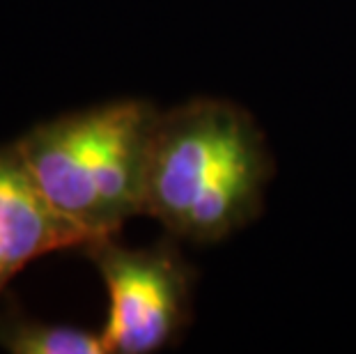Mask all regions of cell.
Listing matches in <instances>:
<instances>
[{"label":"cell","instance_id":"4","mask_svg":"<svg viewBox=\"0 0 356 354\" xmlns=\"http://www.w3.org/2000/svg\"><path fill=\"white\" fill-rule=\"evenodd\" d=\"M90 244L92 237L44 193L17 143L0 147V248L12 276L42 255Z\"/></svg>","mask_w":356,"mask_h":354},{"label":"cell","instance_id":"3","mask_svg":"<svg viewBox=\"0 0 356 354\" xmlns=\"http://www.w3.org/2000/svg\"><path fill=\"white\" fill-rule=\"evenodd\" d=\"M33 175L65 216L92 237H113L104 223L92 172V111H76L28 131L17 143Z\"/></svg>","mask_w":356,"mask_h":354},{"label":"cell","instance_id":"1","mask_svg":"<svg viewBox=\"0 0 356 354\" xmlns=\"http://www.w3.org/2000/svg\"><path fill=\"white\" fill-rule=\"evenodd\" d=\"M257 134L251 113L223 99H193L159 113L147 154L145 216L177 237L193 200Z\"/></svg>","mask_w":356,"mask_h":354},{"label":"cell","instance_id":"2","mask_svg":"<svg viewBox=\"0 0 356 354\" xmlns=\"http://www.w3.org/2000/svg\"><path fill=\"white\" fill-rule=\"evenodd\" d=\"M86 251L108 290V354H152L175 341L191 318V269L177 248H124L104 237Z\"/></svg>","mask_w":356,"mask_h":354},{"label":"cell","instance_id":"6","mask_svg":"<svg viewBox=\"0 0 356 354\" xmlns=\"http://www.w3.org/2000/svg\"><path fill=\"white\" fill-rule=\"evenodd\" d=\"M0 348L14 354H108L102 334L21 315L0 320Z\"/></svg>","mask_w":356,"mask_h":354},{"label":"cell","instance_id":"5","mask_svg":"<svg viewBox=\"0 0 356 354\" xmlns=\"http://www.w3.org/2000/svg\"><path fill=\"white\" fill-rule=\"evenodd\" d=\"M271 170L274 163L260 131L234 152L193 200L177 237L209 244L244 228L260 214Z\"/></svg>","mask_w":356,"mask_h":354},{"label":"cell","instance_id":"7","mask_svg":"<svg viewBox=\"0 0 356 354\" xmlns=\"http://www.w3.org/2000/svg\"><path fill=\"white\" fill-rule=\"evenodd\" d=\"M10 265H7V258H5V253H3V248H0V290H3V285L10 281Z\"/></svg>","mask_w":356,"mask_h":354}]
</instances>
